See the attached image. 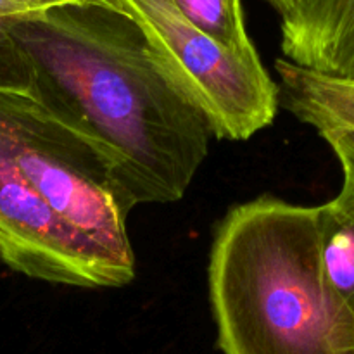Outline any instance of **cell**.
<instances>
[{
	"mask_svg": "<svg viewBox=\"0 0 354 354\" xmlns=\"http://www.w3.org/2000/svg\"><path fill=\"white\" fill-rule=\"evenodd\" d=\"M3 28L30 66L28 95L107 156L133 206L185 196L213 130L127 12L75 3Z\"/></svg>",
	"mask_w": 354,
	"mask_h": 354,
	"instance_id": "cell-1",
	"label": "cell"
},
{
	"mask_svg": "<svg viewBox=\"0 0 354 354\" xmlns=\"http://www.w3.org/2000/svg\"><path fill=\"white\" fill-rule=\"evenodd\" d=\"M207 275L223 354H354V317L322 270L317 206L263 196L232 207Z\"/></svg>",
	"mask_w": 354,
	"mask_h": 354,
	"instance_id": "cell-2",
	"label": "cell"
},
{
	"mask_svg": "<svg viewBox=\"0 0 354 354\" xmlns=\"http://www.w3.org/2000/svg\"><path fill=\"white\" fill-rule=\"evenodd\" d=\"M0 135L52 213L123 286L135 279L127 220L133 203L97 145L59 123L28 93L0 90Z\"/></svg>",
	"mask_w": 354,
	"mask_h": 354,
	"instance_id": "cell-3",
	"label": "cell"
},
{
	"mask_svg": "<svg viewBox=\"0 0 354 354\" xmlns=\"http://www.w3.org/2000/svg\"><path fill=\"white\" fill-rule=\"evenodd\" d=\"M137 23L156 61L206 116L213 135L248 140L275 121L279 83L258 55L227 50L197 30L173 0H114Z\"/></svg>",
	"mask_w": 354,
	"mask_h": 354,
	"instance_id": "cell-4",
	"label": "cell"
},
{
	"mask_svg": "<svg viewBox=\"0 0 354 354\" xmlns=\"http://www.w3.org/2000/svg\"><path fill=\"white\" fill-rule=\"evenodd\" d=\"M0 261L48 283L123 287L95 252L76 237L28 183L0 135Z\"/></svg>",
	"mask_w": 354,
	"mask_h": 354,
	"instance_id": "cell-5",
	"label": "cell"
},
{
	"mask_svg": "<svg viewBox=\"0 0 354 354\" xmlns=\"http://www.w3.org/2000/svg\"><path fill=\"white\" fill-rule=\"evenodd\" d=\"M280 50L297 68L354 82V0H297L280 17Z\"/></svg>",
	"mask_w": 354,
	"mask_h": 354,
	"instance_id": "cell-6",
	"label": "cell"
},
{
	"mask_svg": "<svg viewBox=\"0 0 354 354\" xmlns=\"http://www.w3.org/2000/svg\"><path fill=\"white\" fill-rule=\"evenodd\" d=\"M342 166V187L317 206V234L325 282L354 317V158L335 152Z\"/></svg>",
	"mask_w": 354,
	"mask_h": 354,
	"instance_id": "cell-7",
	"label": "cell"
},
{
	"mask_svg": "<svg viewBox=\"0 0 354 354\" xmlns=\"http://www.w3.org/2000/svg\"><path fill=\"white\" fill-rule=\"evenodd\" d=\"M279 104L310 127L354 128V82L328 78L277 59Z\"/></svg>",
	"mask_w": 354,
	"mask_h": 354,
	"instance_id": "cell-8",
	"label": "cell"
},
{
	"mask_svg": "<svg viewBox=\"0 0 354 354\" xmlns=\"http://www.w3.org/2000/svg\"><path fill=\"white\" fill-rule=\"evenodd\" d=\"M199 31L239 55H258L249 38L241 0H173Z\"/></svg>",
	"mask_w": 354,
	"mask_h": 354,
	"instance_id": "cell-9",
	"label": "cell"
},
{
	"mask_svg": "<svg viewBox=\"0 0 354 354\" xmlns=\"http://www.w3.org/2000/svg\"><path fill=\"white\" fill-rule=\"evenodd\" d=\"M31 71L26 57L7 30L0 26V90L28 93Z\"/></svg>",
	"mask_w": 354,
	"mask_h": 354,
	"instance_id": "cell-10",
	"label": "cell"
},
{
	"mask_svg": "<svg viewBox=\"0 0 354 354\" xmlns=\"http://www.w3.org/2000/svg\"><path fill=\"white\" fill-rule=\"evenodd\" d=\"M75 3L118 7L114 0H0V26L38 16V14H44L55 7L75 6Z\"/></svg>",
	"mask_w": 354,
	"mask_h": 354,
	"instance_id": "cell-11",
	"label": "cell"
},
{
	"mask_svg": "<svg viewBox=\"0 0 354 354\" xmlns=\"http://www.w3.org/2000/svg\"><path fill=\"white\" fill-rule=\"evenodd\" d=\"M318 135L327 142L334 152H342L354 158V128L328 127L317 130Z\"/></svg>",
	"mask_w": 354,
	"mask_h": 354,
	"instance_id": "cell-12",
	"label": "cell"
},
{
	"mask_svg": "<svg viewBox=\"0 0 354 354\" xmlns=\"http://www.w3.org/2000/svg\"><path fill=\"white\" fill-rule=\"evenodd\" d=\"M263 2L268 3L270 7H273V9L277 10V14H279L280 17H283L294 9L297 0H263Z\"/></svg>",
	"mask_w": 354,
	"mask_h": 354,
	"instance_id": "cell-13",
	"label": "cell"
}]
</instances>
